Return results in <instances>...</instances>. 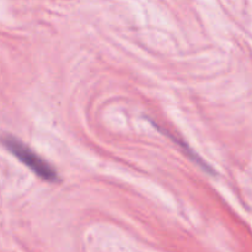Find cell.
<instances>
[{
	"instance_id": "cell-1",
	"label": "cell",
	"mask_w": 252,
	"mask_h": 252,
	"mask_svg": "<svg viewBox=\"0 0 252 252\" xmlns=\"http://www.w3.org/2000/svg\"><path fill=\"white\" fill-rule=\"evenodd\" d=\"M2 143L6 147V149H9L25 166H27L31 171L38 175L41 179L46 180V181H57L58 180V174L53 169V166L44 159H42L36 152H33L26 144L12 137L4 138Z\"/></svg>"
}]
</instances>
